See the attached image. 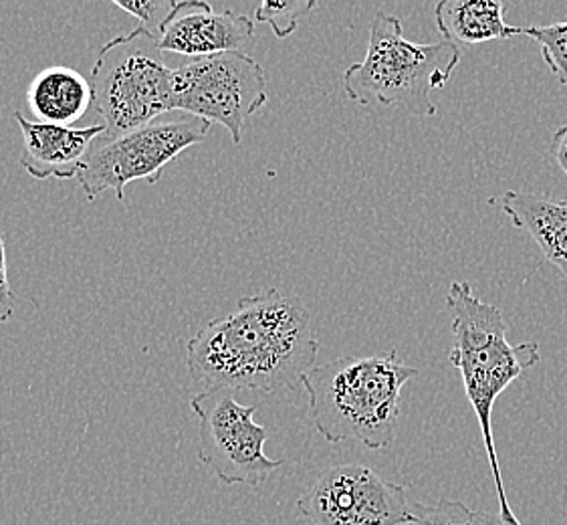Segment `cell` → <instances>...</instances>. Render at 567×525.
Segmentation results:
<instances>
[{"label":"cell","instance_id":"obj_1","mask_svg":"<svg viewBox=\"0 0 567 525\" xmlns=\"http://www.w3.org/2000/svg\"><path fill=\"white\" fill-rule=\"evenodd\" d=\"M318 354L306 303L265 289L239 299L225 318L208 321L188 342L186 366L200 392H279L303 384Z\"/></svg>","mask_w":567,"mask_h":525},{"label":"cell","instance_id":"obj_2","mask_svg":"<svg viewBox=\"0 0 567 525\" xmlns=\"http://www.w3.org/2000/svg\"><path fill=\"white\" fill-rule=\"evenodd\" d=\"M446 303L454 313L451 364L463 378L466 399L477 414L488 465L499 497V515L507 524L523 525L517 515L513 514L503 485L493 436V409L501 394L515 380H519L527 370L539 364V343H509L503 311L483 301L468 281H453L446 294Z\"/></svg>","mask_w":567,"mask_h":525},{"label":"cell","instance_id":"obj_3","mask_svg":"<svg viewBox=\"0 0 567 525\" xmlns=\"http://www.w3.org/2000/svg\"><path fill=\"white\" fill-rule=\"evenodd\" d=\"M396 356H343L307 372L309 416L328 443L358 441L372 451L392 445L402 389L419 377V368Z\"/></svg>","mask_w":567,"mask_h":525},{"label":"cell","instance_id":"obj_4","mask_svg":"<svg viewBox=\"0 0 567 525\" xmlns=\"http://www.w3.org/2000/svg\"><path fill=\"white\" fill-rule=\"evenodd\" d=\"M458 61V45L444 39L409 41L398 17L378 12L365 58L343 71V92L360 105H398L410 114L432 117L439 112L432 93L444 90Z\"/></svg>","mask_w":567,"mask_h":525},{"label":"cell","instance_id":"obj_5","mask_svg":"<svg viewBox=\"0 0 567 525\" xmlns=\"http://www.w3.org/2000/svg\"><path fill=\"white\" fill-rule=\"evenodd\" d=\"M172 71L162 58L158 37L142 27L107 41L90 78L103 136H122L172 114Z\"/></svg>","mask_w":567,"mask_h":525},{"label":"cell","instance_id":"obj_6","mask_svg":"<svg viewBox=\"0 0 567 525\" xmlns=\"http://www.w3.org/2000/svg\"><path fill=\"white\" fill-rule=\"evenodd\" d=\"M210 122L194 115H162L148 126L122 136H100L93 142L78 176L80 186L87 200H95L105 191H114L124 203L127 184L158 183L162 171L184 150L205 142Z\"/></svg>","mask_w":567,"mask_h":525},{"label":"cell","instance_id":"obj_7","mask_svg":"<svg viewBox=\"0 0 567 525\" xmlns=\"http://www.w3.org/2000/svg\"><path fill=\"white\" fill-rule=\"evenodd\" d=\"M267 100L265 69L243 51L194 59L172 71V112L227 127L235 144Z\"/></svg>","mask_w":567,"mask_h":525},{"label":"cell","instance_id":"obj_8","mask_svg":"<svg viewBox=\"0 0 567 525\" xmlns=\"http://www.w3.org/2000/svg\"><path fill=\"white\" fill-rule=\"evenodd\" d=\"M198 416V457L225 485L259 487L284 461L267 457V429L255 423L257 406H245L230 390L198 392L190 400Z\"/></svg>","mask_w":567,"mask_h":525},{"label":"cell","instance_id":"obj_9","mask_svg":"<svg viewBox=\"0 0 567 525\" xmlns=\"http://www.w3.org/2000/svg\"><path fill=\"white\" fill-rule=\"evenodd\" d=\"M313 525H409L414 502L404 485L365 465H336L297 502Z\"/></svg>","mask_w":567,"mask_h":525},{"label":"cell","instance_id":"obj_10","mask_svg":"<svg viewBox=\"0 0 567 525\" xmlns=\"http://www.w3.org/2000/svg\"><path fill=\"white\" fill-rule=\"evenodd\" d=\"M255 39V21L233 11H215L205 0L176 2L159 27L162 53L203 59L243 51Z\"/></svg>","mask_w":567,"mask_h":525},{"label":"cell","instance_id":"obj_11","mask_svg":"<svg viewBox=\"0 0 567 525\" xmlns=\"http://www.w3.org/2000/svg\"><path fill=\"white\" fill-rule=\"evenodd\" d=\"M23 134L21 166L37 181H71L78 178L91 146L105 134V126L68 127L53 126L27 120L21 112L14 114Z\"/></svg>","mask_w":567,"mask_h":525},{"label":"cell","instance_id":"obj_12","mask_svg":"<svg viewBox=\"0 0 567 525\" xmlns=\"http://www.w3.org/2000/svg\"><path fill=\"white\" fill-rule=\"evenodd\" d=\"M509 217L515 229H522L537 243L545 259L567 277V203L549 195L507 191L488 198Z\"/></svg>","mask_w":567,"mask_h":525},{"label":"cell","instance_id":"obj_13","mask_svg":"<svg viewBox=\"0 0 567 525\" xmlns=\"http://www.w3.org/2000/svg\"><path fill=\"white\" fill-rule=\"evenodd\" d=\"M27 103L34 122L71 127L93 105V90L80 71L53 65L34 75L27 90Z\"/></svg>","mask_w":567,"mask_h":525},{"label":"cell","instance_id":"obj_14","mask_svg":"<svg viewBox=\"0 0 567 525\" xmlns=\"http://www.w3.org/2000/svg\"><path fill=\"white\" fill-rule=\"evenodd\" d=\"M434 19L444 41L454 45L505 41L519 34V27L505 23L501 0H441L434 7Z\"/></svg>","mask_w":567,"mask_h":525},{"label":"cell","instance_id":"obj_15","mask_svg":"<svg viewBox=\"0 0 567 525\" xmlns=\"http://www.w3.org/2000/svg\"><path fill=\"white\" fill-rule=\"evenodd\" d=\"M519 34L534 39L542 58L561 85H567V21L545 27H519Z\"/></svg>","mask_w":567,"mask_h":525},{"label":"cell","instance_id":"obj_16","mask_svg":"<svg viewBox=\"0 0 567 525\" xmlns=\"http://www.w3.org/2000/svg\"><path fill=\"white\" fill-rule=\"evenodd\" d=\"M313 9L316 0H262L255 11V21L269 24L275 37L287 39Z\"/></svg>","mask_w":567,"mask_h":525},{"label":"cell","instance_id":"obj_17","mask_svg":"<svg viewBox=\"0 0 567 525\" xmlns=\"http://www.w3.org/2000/svg\"><path fill=\"white\" fill-rule=\"evenodd\" d=\"M473 514L463 502L414 503V519L409 525H473Z\"/></svg>","mask_w":567,"mask_h":525},{"label":"cell","instance_id":"obj_18","mask_svg":"<svg viewBox=\"0 0 567 525\" xmlns=\"http://www.w3.org/2000/svg\"><path fill=\"white\" fill-rule=\"evenodd\" d=\"M114 4L127 14L136 17L142 29L158 37L159 27L166 21V17L171 14L176 2H171V0H132V2L114 0Z\"/></svg>","mask_w":567,"mask_h":525},{"label":"cell","instance_id":"obj_19","mask_svg":"<svg viewBox=\"0 0 567 525\" xmlns=\"http://www.w3.org/2000/svg\"><path fill=\"white\" fill-rule=\"evenodd\" d=\"M12 311H14V303H12L9 271H7V247H4V237L0 233V323L11 320Z\"/></svg>","mask_w":567,"mask_h":525},{"label":"cell","instance_id":"obj_20","mask_svg":"<svg viewBox=\"0 0 567 525\" xmlns=\"http://www.w3.org/2000/svg\"><path fill=\"white\" fill-rule=\"evenodd\" d=\"M549 154L556 161L557 166L566 172L567 176V122L564 126L557 127L556 134L551 137Z\"/></svg>","mask_w":567,"mask_h":525},{"label":"cell","instance_id":"obj_21","mask_svg":"<svg viewBox=\"0 0 567 525\" xmlns=\"http://www.w3.org/2000/svg\"><path fill=\"white\" fill-rule=\"evenodd\" d=\"M473 525H511L501 517L499 514L491 512H475L473 514Z\"/></svg>","mask_w":567,"mask_h":525}]
</instances>
